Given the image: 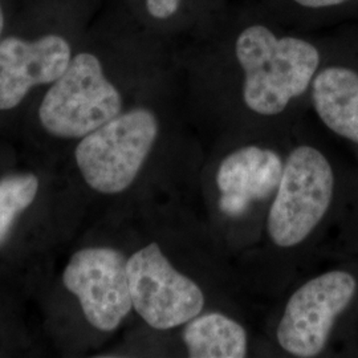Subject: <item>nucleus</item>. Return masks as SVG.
I'll use <instances>...</instances> for the list:
<instances>
[{
    "label": "nucleus",
    "mask_w": 358,
    "mask_h": 358,
    "mask_svg": "<svg viewBox=\"0 0 358 358\" xmlns=\"http://www.w3.org/2000/svg\"><path fill=\"white\" fill-rule=\"evenodd\" d=\"M122 19L117 1L103 6L64 73L43 90L36 120L47 134L81 140L125 110L122 90L109 75Z\"/></svg>",
    "instance_id": "f03ea898"
},
{
    "label": "nucleus",
    "mask_w": 358,
    "mask_h": 358,
    "mask_svg": "<svg viewBox=\"0 0 358 358\" xmlns=\"http://www.w3.org/2000/svg\"><path fill=\"white\" fill-rule=\"evenodd\" d=\"M312 103L322 124L358 145V72L343 65L321 69L310 85Z\"/></svg>",
    "instance_id": "9d476101"
},
{
    "label": "nucleus",
    "mask_w": 358,
    "mask_h": 358,
    "mask_svg": "<svg viewBox=\"0 0 358 358\" xmlns=\"http://www.w3.org/2000/svg\"><path fill=\"white\" fill-rule=\"evenodd\" d=\"M337 177L331 159L313 146H300L284 164L268 214V232L279 247L303 243L332 208Z\"/></svg>",
    "instance_id": "39448f33"
},
{
    "label": "nucleus",
    "mask_w": 358,
    "mask_h": 358,
    "mask_svg": "<svg viewBox=\"0 0 358 358\" xmlns=\"http://www.w3.org/2000/svg\"><path fill=\"white\" fill-rule=\"evenodd\" d=\"M294 1L297 3L299 6L304 7V8L317 10V8L334 7V6H338L341 3H345L348 0H294Z\"/></svg>",
    "instance_id": "2eb2a0df"
},
{
    "label": "nucleus",
    "mask_w": 358,
    "mask_h": 358,
    "mask_svg": "<svg viewBox=\"0 0 358 358\" xmlns=\"http://www.w3.org/2000/svg\"><path fill=\"white\" fill-rule=\"evenodd\" d=\"M124 10L154 36L166 35L177 24L187 0H118Z\"/></svg>",
    "instance_id": "ddd939ff"
},
{
    "label": "nucleus",
    "mask_w": 358,
    "mask_h": 358,
    "mask_svg": "<svg viewBox=\"0 0 358 358\" xmlns=\"http://www.w3.org/2000/svg\"><path fill=\"white\" fill-rule=\"evenodd\" d=\"M183 341L192 358L247 356V333L243 327L217 312L198 315L186 322Z\"/></svg>",
    "instance_id": "9b49d317"
},
{
    "label": "nucleus",
    "mask_w": 358,
    "mask_h": 358,
    "mask_svg": "<svg viewBox=\"0 0 358 358\" xmlns=\"http://www.w3.org/2000/svg\"><path fill=\"white\" fill-rule=\"evenodd\" d=\"M108 0H19L0 38V115L62 76Z\"/></svg>",
    "instance_id": "f257e3e1"
},
{
    "label": "nucleus",
    "mask_w": 358,
    "mask_h": 358,
    "mask_svg": "<svg viewBox=\"0 0 358 358\" xmlns=\"http://www.w3.org/2000/svg\"><path fill=\"white\" fill-rule=\"evenodd\" d=\"M358 297V276L334 268L303 284L288 300L278 327V343L294 357L320 356L337 322Z\"/></svg>",
    "instance_id": "423d86ee"
},
{
    "label": "nucleus",
    "mask_w": 358,
    "mask_h": 358,
    "mask_svg": "<svg viewBox=\"0 0 358 358\" xmlns=\"http://www.w3.org/2000/svg\"><path fill=\"white\" fill-rule=\"evenodd\" d=\"M38 178L34 174H11L0 179V247L8 239L16 219L34 203Z\"/></svg>",
    "instance_id": "f8f14e48"
},
{
    "label": "nucleus",
    "mask_w": 358,
    "mask_h": 358,
    "mask_svg": "<svg viewBox=\"0 0 358 358\" xmlns=\"http://www.w3.org/2000/svg\"><path fill=\"white\" fill-rule=\"evenodd\" d=\"M19 0H0V38L13 19Z\"/></svg>",
    "instance_id": "4468645a"
},
{
    "label": "nucleus",
    "mask_w": 358,
    "mask_h": 358,
    "mask_svg": "<svg viewBox=\"0 0 358 358\" xmlns=\"http://www.w3.org/2000/svg\"><path fill=\"white\" fill-rule=\"evenodd\" d=\"M159 134L150 108L122 110L77 145L75 158L88 186L101 194L125 192L137 178Z\"/></svg>",
    "instance_id": "20e7f679"
},
{
    "label": "nucleus",
    "mask_w": 358,
    "mask_h": 358,
    "mask_svg": "<svg viewBox=\"0 0 358 358\" xmlns=\"http://www.w3.org/2000/svg\"><path fill=\"white\" fill-rule=\"evenodd\" d=\"M128 278L133 309L154 329L177 328L205 308L199 285L174 268L157 243L129 257Z\"/></svg>",
    "instance_id": "0eeeda50"
},
{
    "label": "nucleus",
    "mask_w": 358,
    "mask_h": 358,
    "mask_svg": "<svg viewBox=\"0 0 358 358\" xmlns=\"http://www.w3.org/2000/svg\"><path fill=\"white\" fill-rule=\"evenodd\" d=\"M284 162L273 150L245 146L229 154L219 165V207L229 217H241L255 201L279 187Z\"/></svg>",
    "instance_id": "1a4fd4ad"
},
{
    "label": "nucleus",
    "mask_w": 358,
    "mask_h": 358,
    "mask_svg": "<svg viewBox=\"0 0 358 358\" xmlns=\"http://www.w3.org/2000/svg\"><path fill=\"white\" fill-rule=\"evenodd\" d=\"M235 55L243 69L244 103L260 115H280L303 96L320 66V52L308 40L276 35L263 24L241 31Z\"/></svg>",
    "instance_id": "7ed1b4c3"
},
{
    "label": "nucleus",
    "mask_w": 358,
    "mask_h": 358,
    "mask_svg": "<svg viewBox=\"0 0 358 358\" xmlns=\"http://www.w3.org/2000/svg\"><path fill=\"white\" fill-rule=\"evenodd\" d=\"M90 325L112 332L133 309L129 289L128 260L115 248L90 247L77 251L63 273Z\"/></svg>",
    "instance_id": "6e6552de"
}]
</instances>
